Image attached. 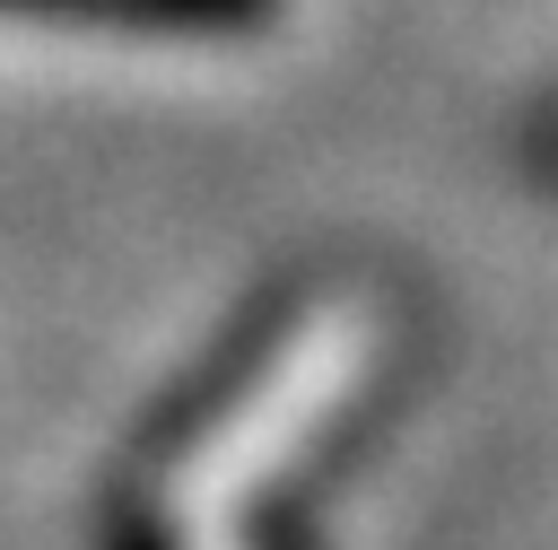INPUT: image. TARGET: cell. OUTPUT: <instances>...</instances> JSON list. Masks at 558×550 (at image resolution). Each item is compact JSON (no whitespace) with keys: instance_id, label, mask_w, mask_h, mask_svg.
<instances>
[{"instance_id":"1","label":"cell","mask_w":558,"mask_h":550,"mask_svg":"<svg viewBox=\"0 0 558 550\" xmlns=\"http://www.w3.org/2000/svg\"><path fill=\"white\" fill-rule=\"evenodd\" d=\"M296 306H305L296 288H270V297H253V306L227 323V340H209V358H201V367H192V375H183V384L157 402V419H148L140 454H174V445H192V437H201V428H209V419H218V410H227V402H235V393H244V384L270 367V349L288 340Z\"/></svg>"},{"instance_id":"2","label":"cell","mask_w":558,"mask_h":550,"mask_svg":"<svg viewBox=\"0 0 558 550\" xmlns=\"http://www.w3.org/2000/svg\"><path fill=\"white\" fill-rule=\"evenodd\" d=\"M288 0H0L17 26H78V35H157V44H235L279 26Z\"/></svg>"},{"instance_id":"3","label":"cell","mask_w":558,"mask_h":550,"mask_svg":"<svg viewBox=\"0 0 558 550\" xmlns=\"http://www.w3.org/2000/svg\"><path fill=\"white\" fill-rule=\"evenodd\" d=\"M113 550H174V524H157V515H122Z\"/></svg>"}]
</instances>
